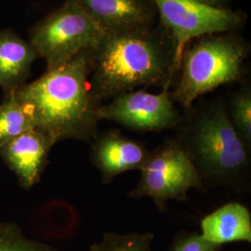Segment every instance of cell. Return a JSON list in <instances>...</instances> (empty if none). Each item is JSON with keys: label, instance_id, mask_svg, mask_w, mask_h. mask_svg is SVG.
Returning a JSON list of instances; mask_svg holds the SVG:
<instances>
[{"label": "cell", "instance_id": "obj_1", "mask_svg": "<svg viewBox=\"0 0 251 251\" xmlns=\"http://www.w3.org/2000/svg\"><path fill=\"white\" fill-rule=\"evenodd\" d=\"M93 58L94 50H84L14 90L34 127L54 144L66 140L90 143L99 132L100 103L90 89Z\"/></svg>", "mask_w": 251, "mask_h": 251}, {"label": "cell", "instance_id": "obj_2", "mask_svg": "<svg viewBox=\"0 0 251 251\" xmlns=\"http://www.w3.org/2000/svg\"><path fill=\"white\" fill-rule=\"evenodd\" d=\"M176 75L175 43L162 25L109 33L94 50L90 89L101 104L142 88L170 90Z\"/></svg>", "mask_w": 251, "mask_h": 251}, {"label": "cell", "instance_id": "obj_3", "mask_svg": "<svg viewBox=\"0 0 251 251\" xmlns=\"http://www.w3.org/2000/svg\"><path fill=\"white\" fill-rule=\"evenodd\" d=\"M174 138L205 183L238 192L251 187V147L232 125L225 104L213 101L183 118Z\"/></svg>", "mask_w": 251, "mask_h": 251}, {"label": "cell", "instance_id": "obj_4", "mask_svg": "<svg viewBox=\"0 0 251 251\" xmlns=\"http://www.w3.org/2000/svg\"><path fill=\"white\" fill-rule=\"evenodd\" d=\"M249 49L230 33L199 36L186 46L179 59L178 80L171 97L185 109L196 100L241 78Z\"/></svg>", "mask_w": 251, "mask_h": 251}, {"label": "cell", "instance_id": "obj_5", "mask_svg": "<svg viewBox=\"0 0 251 251\" xmlns=\"http://www.w3.org/2000/svg\"><path fill=\"white\" fill-rule=\"evenodd\" d=\"M109 34L73 0L50 13L30 30V43L45 60L47 70L68 63L87 50H95Z\"/></svg>", "mask_w": 251, "mask_h": 251}, {"label": "cell", "instance_id": "obj_6", "mask_svg": "<svg viewBox=\"0 0 251 251\" xmlns=\"http://www.w3.org/2000/svg\"><path fill=\"white\" fill-rule=\"evenodd\" d=\"M140 171V179L127 197L151 198L159 211L168 209L170 200H188L191 189H205L198 169L175 139L151 151Z\"/></svg>", "mask_w": 251, "mask_h": 251}, {"label": "cell", "instance_id": "obj_7", "mask_svg": "<svg viewBox=\"0 0 251 251\" xmlns=\"http://www.w3.org/2000/svg\"><path fill=\"white\" fill-rule=\"evenodd\" d=\"M161 25L175 43L177 71L184 48L199 36L230 33L242 25L239 11L216 8L198 0H152Z\"/></svg>", "mask_w": 251, "mask_h": 251}, {"label": "cell", "instance_id": "obj_8", "mask_svg": "<svg viewBox=\"0 0 251 251\" xmlns=\"http://www.w3.org/2000/svg\"><path fill=\"white\" fill-rule=\"evenodd\" d=\"M171 97V90L149 93L136 90L119 94L100 105V121L109 120L138 132H161L176 128L181 115Z\"/></svg>", "mask_w": 251, "mask_h": 251}, {"label": "cell", "instance_id": "obj_9", "mask_svg": "<svg viewBox=\"0 0 251 251\" xmlns=\"http://www.w3.org/2000/svg\"><path fill=\"white\" fill-rule=\"evenodd\" d=\"M90 144V161L103 184L126 171H140L151 152L142 142L126 137L118 129L98 132Z\"/></svg>", "mask_w": 251, "mask_h": 251}, {"label": "cell", "instance_id": "obj_10", "mask_svg": "<svg viewBox=\"0 0 251 251\" xmlns=\"http://www.w3.org/2000/svg\"><path fill=\"white\" fill-rule=\"evenodd\" d=\"M54 145L47 135L33 128L1 144L0 159L16 176L20 186L28 190L39 182Z\"/></svg>", "mask_w": 251, "mask_h": 251}, {"label": "cell", "instance_id": "obj_11", "mask_svg": "<svg viewBox=\"0 0 251 251\" xmlns=\"http://www.w3.org/2000/svg\"><path fill=\"white\" fill-rule=\"evenodd\" d=\"M107 33L145 30L154 26L152 0H73Z\"/></svg>", "mask_w": 251, "mask_h": 251}, {"label": "cell", "instance_id": "obj_12", "mask_svg": "<svg viewBox=\"0 0 251 251\" xmlns=\"http://www.w3.org/2000/svg\"><path fill=\"white\" fill-rule=\"evenodd\" d=\"M200 234L208 242L223 247L228 243H251V213L237 202L228 203L205 216Z\"/></svg>", "mask_w": 251, "mask_h": 251}, {"label": "cell", "instance_id": "obj_13", "mask_svg": "<svg viewBox=\"0 0 251 251\" xmlns=\"http://www.w3.org/2000/svg\"><path fill=\"white\" fill-rule=\"evenodd\" d=\"M37 58L30 42L11 30L0 31V88L4 92L17 90L26 83Z\"/></svg>", "mask_w": 251, "mask_h": 251}, {"label": "cell", "instance_id": "obj_14", "mask_svg": "<svg viewBox=\"0 0 251 251\" xmlns=\"http://www.w3.org/2000/svg\"><path fill=\"white\" fill-rule=\"evenodd\" d=\"M33 128V122L15 98L14 90L6 91L0 103V145Z\"/></svg>", "mask_w": 251, "mask_h": 251}, {"label": "cell", "instance_id": "obj_15", "mask_svg": "<svg viewBox=\"0 0 251 251\" xmlns=\"http://www.w3.org/2000/svg\"><path fill=\"white\" fill-rule=\"evenodd\" d=\"M153 240L154 235L150 232H107L102 234L100 241L90 246L89 251H152Z\"/></svg>", "mask_w": 251, "mask_h": 251}, {"label": "cell", "instance_id": "obj_16", "mask_svg": "<svg viewBox=\"0 0 251 251\" xmlns=\"http://www.w3.org/2000/svg\"><path fill=\"white\" fill-rule=\"evenodd\" d=\"M229 119L244 140L251 146V90L250 86H245L234 93L226 108Z\"/></svg>", "mask_w": 251, "mask_h": 251}, {"label": "cell", "instance_id": "obj_17", "mask_svg": "<svg viewBox=\"0 0 251 251\" xmlns=\"http://www.w3.org/2000/svg\"><path fill=\"white\" fill-rule=\"evenodd\" d=\"M0 251H59L25 235L15 222H0Z\"/></svg>", "mask_w": 251, "mask_h": 251}, {"label": "cell", "instance_id": "obj_18", "mask_svg": "<svg viewBox=\"0 0 251 251\" xmlns=\"http://www.w3.org/2000/svg\"><path fill=\"white\" fill-rule=\"evenodd\" d=\"M221 246L208 242L200 233L179 232L168 251H220Z\"/></svg>", "mask_w": 251, "mask_h": 251}, {"label": "cell", "instance_id": "obj_19", "mask_svg": "<svg viewBox=\"0 0 251 251\" xmlns=\"http://www.w3.org/2000/svg\"><path fill=\"white\" fill-rule=\"evenodd\" d=\"M200 2H203L207 5L213 6L216 8H227L225 7L226 5V0H198Z\"/></svg>", "mask_w": 251, "mask_h": 251}]
</instances>
